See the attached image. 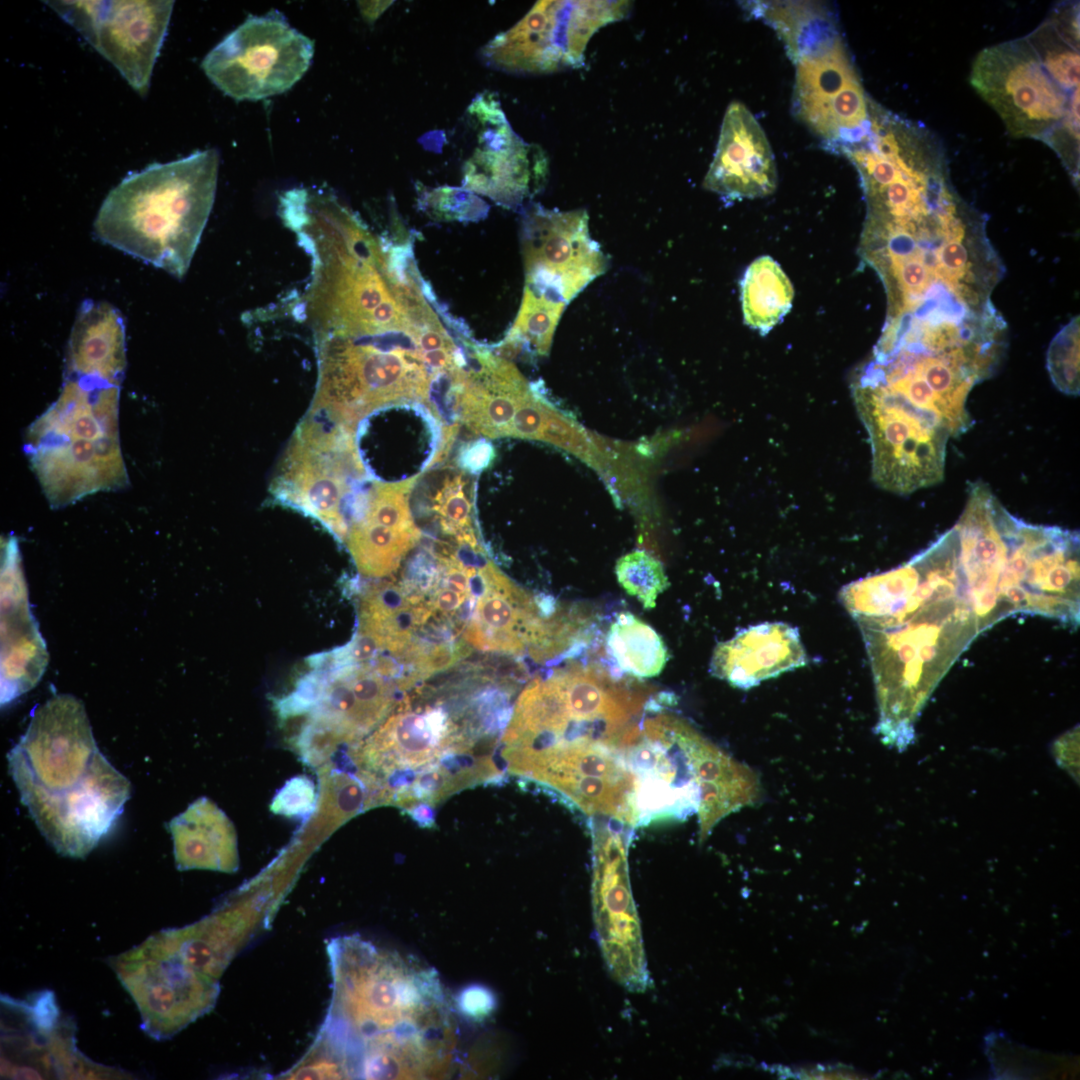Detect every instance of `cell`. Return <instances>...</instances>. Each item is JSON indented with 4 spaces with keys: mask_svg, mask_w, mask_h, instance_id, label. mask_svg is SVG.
<instances>
[{
    "mask_svg": "<svg viewBox=\"0 0 1080 1080\" xmlns=\"http://www.w3.org/2000/svg\"><path fill=\"white\" fill-rule=\"evenodd\" d=\"M872 669L876 733L900 751L915 738L922 709L980 634L958 559L954 528L907 563L845 585Z\"/></svg>",
    "mask_w": 1080,
    "mask_h": 1080,
    "instance_id": "1",
    "label": "cell"
},
{
    "mask_svg": "<svg viewBox=\"0 0 1080 1080\" xmlns=\"http://www.w3.org/2000/svg\"><path fill=\"white\" fill-rule=\"evenodd\" d=\"M328 950L334 993L327 1034L350 1075H444L458 1036L436 973L357 937L334 939Z\"/></svg>",
    "mask_w": 1080,
    "mask_h": 1080,
    "instance_id": "2",
    "label": "cell"
},
{
    "mask_svg": "<svg viewBox=\"0 0 1080 1080\" xmlns=\"http://www.w3.org/2000/svg\"><path fill=\"white\" fill-rule=\"evenodd\" d=\"M7 759L22 804L63 856L84 858L130 798V782L100 752L83 703L69 694L35 709Z\"/></svg>",
    "mask_w": 1080,
    "mask_h": 1080,
    "instance_id": "3",
    "label": "cell"
},
{
    "mask_svg": "<svg viewBox=\"0 0 1080 1080\" xmlns=\"http://www.w3.org/2000/svg\"><path fill=\"white\" fill-rule=\"evenodd\" d=\"M1079 13L1061 6L1033 32L982 50L970 82L1015 138L1045 142L1079 164Z\"/></svg>",
    "mask_w": 1080,
    "mask_h": 1080,
    "instance_id": "4",
    "label": "cell"
},
{
    "mask_svg": "<svg viewBox=\"0 0 1080 1080\" xmlns=\"http://www.w3.org/2000/svg\"><path fill=\"white\" fill-rule=\"evenodd\" d=\"M218 169L219 153L210 148L128 174L102 202L97 237L183 277L213 207Z\"/></svg>",
    "mask_w": 1080,
    "mask_h": 1080,
    "instance_id": "5",
    "label": "cell"
},
{
    "mask_svg": "<svg viewBox=\"0 0 1080 1080\" xmlns=\"http://www.w3.org/2000/svg\"><path fill=\"white\" fill-rule=\"evenodd\" d=\"M119 395L120 385L64 377L56 401L29 426L24 450L51 507L128 484Z\"/></svg>",
    "mask_w": 1080,
    "mask_h": 1080,
    "instance_id": "6",
    "label": "cell"
},
{
    "mask_svg": "<svg viewBox=\"0 0 1080 1080\" xmlns=\"http://www.w3.org/2000/svg\"><path fill=\"white\" fill-rule=\"evenodd\" d=\"M315 343L318 377L310 411L353 430L371 413L409 402L425 404L442 419L432 390L443 377L429 368L413 334Z\"/></svg>",
    "mask_w": 1080,
    "mask_h": 1080,
    "instance_id": "7",
    "label": "cell"
},
{
    "mask_svg": "<svg viewBox=\"0 0 1080 1080\" xmlns=\"http://www.w3.org/2000/svg\"><path fill=\"white\" fill-rule=\"evenodd\" d=\"M795 64L796 117L826 148L843 153L859 143L871 124V100L826 9L799 16L781 38Z\"/></svg>",
    "mask_w": 1080,
    "mask_h": 1080,
    "instance_id": "8",
    "label": "cell"
},
{
    "mask_svg": "<svg viewBox=\"0 0 1080 1080\" xmlns=\"http://www.w3.org/2000/svg\"><path fill=\"white\" fill-rule=\"evenodd\" d=\"M355 430L309 411L295 430L270 489L344 541L370 485Z\"/></svg>",
    "mask_w": 1080,
    "mask_h": 1080,
    "instance_id": "9",
    "label": "cell"
},
{
    "mask_svg": "<svg viewBox=\"0 0 1080 1080\" xmlns=\"http://www.w3.org/2000/svg\"><path fill=\"white\" fill-rule=\"evenodd\" d=\"M1078 532L1012 515L998 584L999 621L1016 614L1072 623L1080 612Z\"/></svg>",
    "mask_w": 1080,
    "mask_h": 1080,
    "instance_id": "10",
    "label": "cell"
},
{
    "mask_svg": "<svg viewBox=\"0 0 1080 1080\" xmlns=\"http://www.w3.org/2000/svg\"><path fill=\"white\" fill-rule=\"evenodd\" d=\"M314 55L311 39L278 11L250 16L203 59L201 67L225 95L257 101L289 90Z\"/></svg>",
    "mask_w": 1080,
    "mask_h": 1080,
    "instance_id": "11",
    "label": "cell"
},
{
    "mask_svg": "<svg viewBox=\"0 0 1080 1080\" xmlns=\"http://www.w3.org/2000/svg\"><path fill=\"white\" fill-rule=\"evenodd\" d=\"M628 1H538L482 51L489 66L514 73H550L582 66L589 40L626 17Z\"/></svg>",
    "mask_w": 1080,
    "mask_h": 1080,
    "instance_id": "12",
    "label": "cell"
},
{
    "mask_svg": "<svg viewBox=\"0 0 1080 1080\" xmlns=\"http://www.w3.org/2000/svg\"><path fill=\"white\" fill-rule=\"evenodd\" d=\"M140 95L162 47L173 1H46Z\"/></svg>",
    "mask_w": 1080,
    "mask_h": 1080,
    "instance_id": "13",
    "label": "cell"
},
{
    "mask_svg": "<svg viewBox=\"0 0 1080 1080\" xmlns=\"http://www.w3.org/2000/svg\"><path fill=\"white\" fill-rule=\"evenodd\" d=\"M628 841L608 823H593L592 905L599 946L612 976L626 989L650 983L627 862Z\"/></svg>",
    "mask_w": 1080,
    "mask_h": 1080,
    "instance_id": "14",
    "label": "cell"
},
{
    "mask_svg": "<svg viewBox=\"0 0 1080 1080\" xmlns=\"http://www.w3.org/2000/svg\"><path fill=\"white\" fill-rule=\"evenodd\" d=\"M110 964L138 1006L142 1029L158 1040L209 1011L218 995L217 981L187 967L155 935Z\"/></svg>",
    "mask_w": 1080,
    "mask_h": 1080,
    "instance_id": "15",
    "label": "cell"
},
{
    "mask_svg": "<svg viewBox=\"0 0 1080 1080\" xmlns=\"http://www.w3.org/2000/svg\"><path fill=\"white\" fill-rule=\"evenodd\" d=\"M585 210L534 206L523 221L526 285L568 304L607 269V257L589 234Z\"/></svg>",
    "mask_w": 1080,
    "mask_h": 1080,
    "instance_id": "16",
    "label": "cell"
},
{
    "mask_svg": "<svg viewBox=\"0 0 1080 1080\" xmlns=\"http://www.w3.org/2000/svg\"><path fill=\"white\" fill-rule=\"evenodd\" d=\"M469 113L478 127V146L464 167L465 189L504 206L520 205L545 179L543 150L515 134L494 95L478 96Z\"/></svg>",
    "mask_w": 1080,
    "mask_h": 1080,
    "instance_id": "17",
    "label": "cell"
},
{
    "mask_svg": "<svg viewBox=\"0 0 1080 1080\" xmlns=\"http://www.w3.org/2000/svg\"><path fill=\"white\" fill-rule=\"evenodd\" d=\"M319 665L323 684L305 731L307 740L353 741L381 725L395 696L390 677L368 665Z\"/></svg>",
    "mask_w": 1080,
    "mask_h": 1080,
    "instance_id": "18",
    "label": "cell"
},
{
    "mask_svg": "<svg viewBox=\"0 0 1080 1080\" xmlns=\"http://www.w3.org/2000/svg\"><path fill=\"white\" fill-rule=\"evenodd\" d=\"M1 558V704L6 705L39 682L48 653L29 607L14 536L2 542Z\"/></svg>",
    "mask_w": 1080,
    "mask_h": 1080,
    "instance_id": "19",
    "label": "cell"
},
{
    "mask_svg": "<svg viewBox=\"0 0 1080 1080\" xmlns=\"http://www.w3.org/2000/svg\"><path fill=\"white\" fill-rule=\"evenodd\" d=\"M417 479L371 482L363 511L344 540L361 574L383 577L393 573L419 540L420 531L409 508Z\"/></svg>",
    "mask_w": 1080,
    "mask_h": 1080,
    "instance_id": "20",
    "label": "cell"
},
{
    "mask_svg": "<svg viewBox=\"0 0 1080 1080\" xmlns=\"http://www.w3.org/2000/svg\"><path fill=\"white\" fill-rule=\"evenodd\" d=\"M777 173L768 139L750 110L732 102L724 115L704 187L729 200L772 194Z\"/></svg>",
    "mask_w": 1080,
    "mask_h": 1080,
    "instance_id": "21",
    "label": "cell"
},
{
    "mask_svg": "<svg viewBox=\"0 0 1080 1080\" xmlns=\"http://www.w3.org/2000/svg\"><path fill=\"white\" fill-rule=\"evenodd\" d=\"M807 663L797 627L766 622L749 626L719 643L713 652L710 671L734 687L749 689Z\"/></svg>",
    "mask_w": 1080,
    "mask_h": 1080,
    "instance_id": "22",
    "label": "cell"
},
{
    "mask_svg": "<svg viewBox=\"0 0 1080 1080\" xmlns=\"http://www.w3.org/2000/svg\"><path fill=\"white\" fill-rule=\"evenodd\" d=\"M487 592L477 603L465 638L482 650L519 653L535 644L545 619L536 600L511 583L491 562L481 570Z\"/></svg>",
    "mask_w": 1080,
    "mask_h": 1080,
    "instance_id": "23",
    "label": "cell"
},
{
    "mask_svg": "<svg viewBox=\"0 0 1080 1080\" xmlns=\"http://www.w3.org/2000/svg\"><path fill=\"white\" fill-rule=\"evenodd\" d=\"M125 368L122 315L107 302H83L68 340L64 377L120 385Z\"/></svg>",
    "mask_w": 1080,
    "mask_h": 1080,
    "instance_id": "24",
    "label": "cell"
},
{
    "mask_svg": "<svg viewBox=\"0 0 1080 1080\" xmlns=\"http://www.w3.org/2000/svg\"><path fill=\"white\" fill-rule=\"evenodd\" d=\"M179 870L209 869L232 873L239 858L234 826L206 797L194 801L168 824Z\"/></svg>",
    "mask_w": 1080,
    "mask_h": 1080,
    "instance_id": "25",
    "label": "cell"
},
{
    "mask_svg": "<svg viewBox=\"0 0 1080 1080\" xmlns=\"http://www.w3.org/2000/svg\"><path fill=\"white\" fill-rule=\"evenodd\" d=\"M740 288L744 321L762 335L779 324L792 308L793 286L769 256L759 257L748 266Z\"/></svg>",
    "mask_w": 1080,
    "mask_h": 1080,
    "instance_id": "26",
    "label": "cell"
},
{
    "mask_svg": "<svg viewBox=\"0 0 1080 1080\" xmlns=\"http://www.w3.org/2000/svg\"><path fill=\"white\" fill-rule=\"evenodd\" d=\"M606 648L617 669L635 678L659 675L669 659L660 635L629 612L619 613L611 623Z\"/></svg>",
    "mask_w": 1080,
    "mask_h": 1080,
    "instance_id": "27",
    "label": "cell"
},
{
    "mask_svg": "<svg viewBox=\"0 0 1080 1080\" xmlns=\"http://www.w3.org/2000/svg\"><path fill=\"white\" fill-rule=\"evenodd\" d=\"M567 304L548 294L525 285L517 318L505 339V345L520 349L528 347L533 353H549L552 338Z\"/></svg>",
    "mask_w": 1080,
    "mask_h": 1080,
    "instance_id": "28",
    "label": "cell"
},
{
    "mask_svg": "<svg viewBox=\"0 0 1080 1080\" xmlns=\"http://www.w3.org/2000/svg\"><path fill=\"white\" fill-rule=\"evenodd\" d=\"M615 573L620 586L645 609L654 608L659 595L669 587L662 563L645 551L636 550L620 557Z\"/></svg>",
    "mask_w": 1080,
    "mask_h": 1080,
    "instance_id": "29",
    "label": "cell"
},
{
    "mask_svg": "<svg viewBox=\"0 0 1080 1080\" xmlns=\"http://www.w3.org/2000/svg\"><path fill=\"white\" fill-rule=\"evenodd\" d=\"M436 510L447 532L459 541L476 546L471 527V502L465 494L463 476L448 479L436 497Z\"/></svg>",
    "mask_w": 1080,
    "mask_h": 1080,
    "instance_id": "30",
    "label": "cell"
},
{
    "mask_svg": "<svg viewBox=\"0 0 1080 1080\" xmlns=\"http://www.w3.org/2000/svg\"><path fill=\"white\" fill-rule=\"evenodd\" d=\"M1048 369L1054 384L1067 394L1079 391L1078 326L1066 327L1051 343Z\"/></svg>",
    "mask_w": 1080,
    "mask_h": 1080,
    "instance_id": "31",
    "label": "cell"
},
{
    "mask_svg": "<svg viewBox=\"0 0 1080 1080\" xmlns=\"http://www.w3.org/2000/svg\"><path fill=\"white\" fill-rule=\"evenodd\" d=\"M422 198L425 208L441 219L474 220L487 212L486 204L467 189L440 187Z\"/></svg>",
    "mask_w": 1080,
    "mask_h": 1080,
    "instance_id": "32",
    "label": "cell"
},
{
    "mask_svg": "<svg viewBox=\"0 0 1080 1080\" xmlns=\"http://www.w3.org/2000/svg\"><path fill=\"white\" fill-rule=\"evenodd\" d=\"M316 802V788L306 775L292 777L274 796L270 809L287 817L303 816L311 812Z\"/></svg>",
    "mask_w": 1080,
    "mask_h": 1080,
    "instance_id": "33",
    "label": "cell"
},
{
    "mask_svg": "<svg viewBox=\"0 0 1080 1080\" xmlns=\"http://www.w3.org/2000/svg\"><path fill=\"white\" fill-rule=\"evenodd\" d=\"M492 456L490 446L487 443L477 442L462 454L460 460L464 469L476 471L486 467Z\"/></svg>",
    "mask_w": 1080,
    "mask_h": 1080,
    "instance_id": "34",
    "label": "cell"
},
{
    "mask_svg": "<svg viewBox=\"0 0 1080 1080\" xmlns=\"http://www.w3.org/2000/svg\"><path fill=\"white\" fill-rule=\"evenodd\" d=\"M467 596L468 595L460 594L443 587L435 592L432 599V607L442 613H450L456 610L464 602Z\"/></svg>",
    "mask_w": 1080,
    "mask_h": 1080,
    "instance_id": "35",
    "label": "cell"
}]
</instances>
